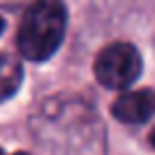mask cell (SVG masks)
Listing matches in <instances>:
<instances>
[{"instance_id":"8","label":"cell","mask_w":155,"mask_h":155,"mask_svg":"<svg viewBox=\"0 0 155 155\" xmlns=\"http://www.w3.org/2000/svg\"><path fill=\"white\" fill-rule=\"evenodd\" d=\"M0 155H5V153H2V148H0Z\"/></svg>"},{"instance_id":"2","label":"cell","mask_w":155,"mask_h":155,"mask_svg":"<svg viewBox=\"0 0 155 155\" xmlns=\"http://www.w3.org/2000/svg\"><path fill=\"white\" fill-rule=\"evenodd\" d=\"M143 58L133 44L116 41L104 46L94 58V78L109 90H124L140 78Z\"/></svg>"},{"instance_id":"5","label":"cell","mask_w":155,"mask_h":155,"mask_svg":"<svg viewBox=\"0 0 155 155\" xmlns=\"http://www.w3.org/2000/svg\"><path fill=\"white\" fill-rule=\"evenodd\" d=\"M150 143H153V148H155V128L150 131Z\"/></svg>"},{"instance_id":"4","label":"cell","mask_w":155,"mask_h":155,"mask_svg":"<svg viewBox=\"0 0 155 155\" xmlns=\"http://www.w3.org/2000/svg\"><path fill=\"white\" fill-rule=\"evenodd\" d=\"M22 85V65L17 58L0 53V102L12 97Z\"/></svg>"},{"instance_id":"6","label":"cell","mask_w":155,"mask_h":155,"mask_svg":"<svg viewBox=\"0 0 155 155\" xmlns=\"http://www.w3.org/2000/svg\"><path fill=\"white\" fill-rule=\"evenodd\" d=\"M2 29H5V19L0 17V34H2Z\"/></svg>"},{"instance_id":"1","label":"cell","mask_w":155,"mask_h":155,"mask_svg":"<svg viewBox=\"0 0 155 155\" xmlns=\"http://www.w3.org/2000/svg\"><path fill=\"white\" fill-rule=\"evenodd\" d=\"M65 5L63 0H36L27 7L19 31H17V48L29 61H46L51 58L63 36H65Z\"/></svg>"},{"instance_id":"7","label":"cell","mask_w":155,"mask_h":155,"mask_svg":"<svg viewBox=\"0 0 155 155\" xmlns=\"http://www.w3.org/2000/svg\"><path fill=\"white\" fill-rule=\"evenodd\" d=\"M15 155H29V153H22V150H19V153H15Z\"/></svg>"},{"instance_id":"3","label":"cell","mask_w":155,"mask_h":155,"mask_svg":"<svg viewBox=\"0 0 155 155\" xmlns=\"http://www.w3.org/2000/svg\"><path fill=\"white\" fill-rule=\"evenodd\" d=\"M111 114L124 124H143L150 116H155V92L153 90L124 92L111 104Z\"/></svg>"}]
</instances>
